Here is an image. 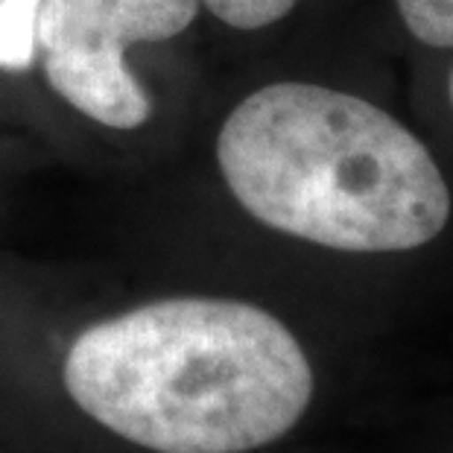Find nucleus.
<instances>
[{
    "label": "nucleus",
    "mask_w": 453,
    "mask_h": 453,
    "mask_svg": "<svg viewBox=\"0 0 453 453\" xmlns=\"http://www.w3.org/2000/svg\"><path fill=\"white\" fill-rule=\"evenodd\" d=\"M65 387L103 427L156 453H246L290 433L313 398L304 349L273 313L167 298L91 325Z\"/></svg>",
    "instance_id": "nucleus-1"
},
{
    "label": "nucleus",
    "mask_w": 453,
    "mask_h": 453,
    "mask_svg": "<svg viewBox=\"0 0 453 453\" xmlns=\"http://www.w3.org/2000/svg\"><path fill=\"white\" fill-rule=\"evenodd\" d=\"M217 161L255 219L336 252H407L450 219L448 181L416 134L322 85L249 94L219 129Z\"/></svg>",
    "instance_id": "nucleus-2"
},
{
    "label": "nucleus",
    "mask_w": 453,
    "mask_h": 453,
    "mask_svg": "<svg viewBox=\"0 0 453 453\" xmlns=\"http://www.w3.org/2000/svg\"><path fill=\"white\" fill-rule=\"evenodd\" d=\"M211 15L234 30H260L290 15L298 0H199Z\"/></svg>",
    "instance_id": "nucleus-6"
},
{
    "label": "nucleus",
    "mask_w": 453,
    "mask_h": 453,
    "mask_svg": "<svg viewBox=\"0 0 453 453\" xmlns=\"http://www.w3.org/2000/svg\"><path fill=\"white\" fill-rule=\"evenodd\" d=\"M199 0H44L35 47L59 97L109 129H138L152 103L127 47L167 42L196 21Z\"/></svg>",
    "instance_id": "nucleus-3"
},
{
    "label": "nucleus",
    "mask_w": 453,
    "mask_h": 453,
    "mask_svg": "<svg viewBox=\"0 0 453 453\" xmlns=\"http://www.w3.org/2000/svg\"><path fill=\"white\" fill-rule=\"evenodd\" d=\"M42 4L44 0H0V71L24 73L35 65Z\"/></svg>",
    "instance_id": "nucleus-4"
},
{
    "label": "nucleus",
    "mask_w": 453,
    "mask_h": 453,
    "mask_svg": "<svg viewBox=\"0 0 453 453\" xmlns=\"http://www.w3.org/2000/svg\"><path fill=\"white\" fill-rule=\"evenodd\" d=\"M407 30L430 47H453V0H395ZM453 103V71L448 80Z\"/></svg>",
    "instance_id": "nucleus-5"
}]
</instances>
